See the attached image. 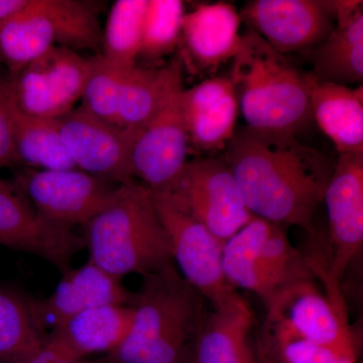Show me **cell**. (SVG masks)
Instances as JSON below:
<instances>
[{"mask_svg":"<svg viewBox=\"0 0 363 363\" xmlns=\"http://www.w3.org/2000/svg\"><path fill=\"white\" fill-rule=\"evenodd\" d=\"M358 0H334L335 26L321 43L304 52L318 82L362 85L363 9Z\"/></svg>","mask_w":363,"mask_h":363,"instance_id":"18","label":"cell"},{"mask_svg":"<svg viewBox=\"0 0 363 363\" xmlns=\"http://www.w3.org/2000/svg\"><path fill=\"white\" fill-rule=\"evenodd\" d=\"M149 0H117L109 11L102 35L101 54L123 69L136 66L142 48Z\"/></svg>","mask_w":363,"mask_h":363,"instance_id":"27","label":"cell"},{"mask_svg":"<svg viewBox=\"0 0 363 363\" xmlns=\"http://www.w3.org/2000/svg\"><path fill=\"white\" fill-rule=\"evenodd\" d=\"M222 269L229 285L255 294L264 305L286 286L314 274L283 227L259 217L224 243Z\"/></svg>","mask_w":363,"mask_h":363,"instance_id":"5","label":"cell"},{"mask_svg":"<svg viewBox=\"0 0 363 363\" xmlns=\"http://www.w3.org/2000/svg\"><path fill=\"white\" fill-rule=\"evenodd\" d=\"M240 16L241 23L285 56L309 51L335 26L334 0H253Z\"/></svg>","mask_w":363,"mask_h":363,"instance_id":"13","label":"cell"},{"mask_svg":"<svg viewBox=\"0 0 363 363\" xmlns=\"http://www.w3.org/2000/svg\"><path fill=\"white\" fill-rule=\"evenodd\" d=\"M337 363H357V357H342Z\"/></svg>","mask_w":363,"mask_h":363,"instance_id":"35","label":"cell"},{"mask_svg":"<svg viewBox=\"0 0 363 363\" xmlns=\"http://www.w3.org/2000/svg\"><path fill=\"white\" fill-rule=\"evenodd\" d=\"M310 104L313 119L339 155H363V86L318 82L312 76Z\"/></svg>","mask_w":363,"mask_h":363,"instance_id":"22","label":"cell"},{"mask_svg":"<svg viewBox=\"0 0 363 363\" xmlns=\"http://www.w3.org/2000/svg\"><path fill=\"white\" fill-rule=\"evenodd\" d=\"M240 25L238 9L225 2L202 4L186 13L182 37L196 65L201 70L215 72L233 60L242 42Z\"/></svg>","mask_w":363,"mask_h":363,"instance_id":"20","label":"cell"},{"mask_svg":"<svg viewBox=\"0 0 363 363\" xmlns=\"http://www.w3.org/2000/svg\"><path fill=\"white\" fill-rule=\"evenodd\" d=\"M341 357L336 351L319 344L290 339L259 345V363H337Z\"/></svg>","mask_w":363,"mask_h":363,"instance_id":"31","label":"cell"},{"mask_svg":"<svg viewBox=\"0 0 363 363\" xmlns=\"http://www.w3.org/2000/svg\"><path fill=\"white\" fill-rule=\"evenodd\" d=\"M234 57L230 80L247 126L297 135L313 119L312 75L248 28Z\"/></svg>","mask_w":363,"mask_h":363,"instance_id":"4","label":"cell"},{"mask_svg":"<svg viewBox=\"0 0 363 363\" xmlns=\"http://www.w3.org/2000/svg\"><path fill=\"white\" fill-rule=\"evenodd\" d=\"M99 363H104V362H99Z\"/></svg>","mask_w":363,"mask_h":363,"instance_id":"36","label":"cell"},{"mask_svg":"<svg viewBox=\"0 0 363 363\" xmlns=\"http://www.w3.org/2000/svg\"><path fill=\"white\" fill-rule=\"evenodd\" d=\"M20 162L14 152L11 128L4 105L0 99V169L16 166Z\"/></svg>","mask_w":363,"mask_h":363,"instance_id":"33","label":"cell"},{"mask_svg":"<svg viewBox=\"0 0 363 363\" xmlns=\"http://www.w3.org/2000/svg\"><path fill=\"white\" fill-rule=\"evenodd\" d=\"M133 292L130 330L104 363H190L191 351L208 311L207 300L175 264L143 276Z\"/></svg>","mask_w":363,"mask_h":363,"instance_id":"2","label":"cell"},{"mask_svg":"<svg viewBox=\"0 0 363 363\" xmlns=\"http://www.w3.org/2000/svg\"><path fill=\"white\" fill-rule=\"evenodd\" d=\"M89 262L117 279L173 266L168 234L155 207L152 191L128 182L84 226Z\"/></svg>","mask_w":363,"mask_h":363,"instance_id":"3","label":"cell"},{"mask_svg":"<svg viewBox=\"0 0 363 363\" xmlns=\"http://www.w3.org/2000/svg\"><path fill=\"white\" fill-rule=\"evenodd\" d=\"M266 307L259 345L303 339L330 348L341 357H357L347 314L320 292L313 279L286 286Z\"/></svg>","mask_w":363,"mask_h":363,"instance_id":"6","label":"cell"},{"mask_svg":"<svg viewBox=\"0 0 363 363\" xmlns=\"http://www.w3.org/2000/svg\"><path fill=\"white\" fill-rule=\"evenodd\" d=\"M253 312L236 293L208 311L191 351L190 363H257L250 343Z\"/></svg>","mask_w":363,"mask_h":363,"instance_id":"19","label":"cell"},{"mask_svg":"<svg viewBox=\"0 0 363 363\" xmlns=\"http://www.w3.org/2000/svg\"><path fill=\"white\" fill-rule=\"evenodd\" d=\"M0 245L39 257L63 272L72 257L85 247L83 238L45 221L13 182L1 178Z\"/></svg>","mask_w":363,"mask_h":363,"instance_id":"15","label":"cell"},{"mask_svg":"<svg viewBox=\"0 0 363 363\" xmlns=\"http://www.w3.org/2000/svg\"><path fill=\"white\" fill-rule=\"evenodd\" d=\"M126 70L107 61L101 54L89 59L81 107L102 121L118 125L119 97Z\"/></svg>","mask_w":363,"mask_h":363,"instance_id":"30","label":"cell"},{"mask_svg":"<svg viewBox=\"0 0 363 363\" xmlns=\"http://www.w3.org/2000/svg\"><path fill=\"white\" fill-rule=\"evenodd\" d=\"M323 201L331 245L325 274L327 297L337 309L344 310L340 281L363 245V155H339Z\"/></svg>","mask_w":363,"mask_h":363,"instance_id":"9","label":"cell"},{"mask_svg":"<svg viewBox=\"0 0 363 363\" xmlns=\"http://www.w3.org/2000/svg\"><path fill=\"white\" fill-rule=\"evenodd\" d=\"M88 71L89 59L54 45L20 73L2 82L21 111L58 119L81 99Z\"/></svg>","mask_w":363,"mask_h":363,"instance_id":"10","label":"cell"},{"mask_svg":"<svg viewBox=\"0 0 363 363\" xmlns=\"http://www.w3.org/2000/svg\"><path fill=\"white\" fill-rule=\"evenodd\" d=\"M54 33L55 45L72 51L101 52L104 28L99 2L87 0H40Z\"/></svg>","mask_w":363,"mask_h":363,"instance_id":"26","label":"cell"},{"mask_svg":"<svg viewBox=\"0 0 363 363\" xmlns=\"http://www.w3.org/2000/svg\"><path fill=\"white\" fill-rule=\"evenodd\" d=\"M183 81L142 128L131 152L133 178L152 192L168 187L187 162L189 138L182 111Z\"/></svg>","mask_w":363,"mask_h":363,"instance_id":"14","label":"cell"},{"mask_svg":"<svg viewBox=\"0 0 363 363\" xmlns=\"http://www.w3.org/2000/svg\"><path fill=\"white\" fill-rule=\"evenodd\" d=\"M54 33L40 0L0 23V62L13 77L54 47Z\"/></svg>","mask_w":363,"mask_h":363,"instance_id":"25","label":"cell"},{"mask_svg":"<svg viewBox=\"0 0 363 363\" xmlns=\"http://www.w3.org/2000/svg\"><path fill=\"white\" fill-rule=\"evenodd\" d=\"M159 192L223 243L255 217L221 157L186 162L175 180Z\"/></svg>","mask_w":363,"mask_h":363,"instance_id":"7","label":"cell"},{"mask_svg":"<svg viewBox=\"0 0 363 363\" xmlns=\"http://www.w3.org/2000/svg\"><path fill=\"white\" fill-rule=\"evenodd\" d=\"M185 14L181 0H149L140 57L157 61L174 52L182 37Z\"/></svg>","mask_w":363,"mask_h":363,"instance_id":"29","label":"cell"},{"mask_svg":"<svg viewBox=\"0 0 363 363\" xmlns=\"http://www.w3.org/2000/svg\"><path fill=\"white\" fill-rule=\"evenodd\" d=\"M182 81L183 68L179 60L162 68L135 66L126 70L119 97L118 125L142 130Z\"/></svg>","mask_w":363,"mask_h":363,"instance_id":"24","label":"cell"},{"mask_svg":"<svg viewBox=\"0 0 363 363\" xmlns=\"http://www.w3.org/2000/svg\"><path fill=\"white\" fill-rule=\"evenodd\" d=\"M255 217L315 235L314 216L333 173L328 157L291 133L240 128L220 157Z\"/></svg>","mask_w":363,"mask_h":363,"instance_id":"1","label":"cell"},{"mask_svg":"<svg viewBox=\"0 0 363 363\" xmlns=\"http://www.w3.org/2000/svg\"><path fill=\"white\" fill-rule=\"evenodd\" d=\"M28 302L0 292V363H18L44 343Z\"/></svg>","mask_w":363,"mask_h":363,"instance_id":"28","label":"cell"},{"mask_svg":"<svg viewBox=\"0 0 363 363\" xmlns=\"http://www.w3.org/2000/svg\"><path fill=\"white\" fill-rule=\"evenodd\" d=\"M181 104L189 145L202 152L225 150L235 133L240 111L230 80L206 79L184 90Z\"/></svg>","mask_w":363,"mask_h":363,"instance_id":"17","label":"cell"},{"mask_svg":"<svg viewBox=\"0 0 363 363\" xmlns=\"http://www.w3.org/2000/svg\"><path fill=\"white\" fill-rule=\"evenodd\" d=\"M133 315L131 306H98L68 318L48 338L80 362L97 353L108 354L125 337Z\"/></svg>","mask_w":363,"mask_h":363,"instance_id":"21","label":"cell"},{"mask_svg":"<svg viewBox=\"0 0 363 363\" xmlns=\"http://www.w3.org/2000/svg\"><path fill=\"white\" fill-rule=\"evenodd\" d=\"M152 198L182 277L212 307L233 297L238 292L229 285L222 269L224 243L199 221L177 209L162 193L152 192Z\"/></svg>","mask_w":363,"mask_h":363,"instance_id":"11","label":"cell"},{"mask_svg":"<svg viewBox=\"0 0 363 363\" xmlns=\"http://www.w3.org/2000/svg\"><path fill=\"white\" fill-rule=\"evenodd\" d=\"M0 99L6 108L14 152L20 164L38 169H77L60 135L57 119L21 111L2 82Z\"/></svg>","mask_w":363,"mask_h":363,"instance_id":"23","label":"cell"},{"mask_svg":"<svg viewBox=\"0 0 363 363\" xmlns=\"http://www.w3.org/2000/svg\"><path fill=\"white\" fill-rule=\"evenodd\" d=\"M121 279L111 276L88 260L78 269H67L63 278L48 298L28 302L40 330L58 326L73 315L104 305H128L133 300Z\"/></svg>","mask_w":363,"mask_h":363,"instance_id":"16","label":"cell"},{"mask_svg":"<svg viewBox=\"0 0 363 363\" xmlns=\"http://www.w3.org/2000/svg\"><path fill=\"white\" fill-rule=\"evenodd\" d=\"M18 363H82L45 336L44 343Z\"/></svg>","mask_w":363,"mask_h":363,"instance_id":"32","label":"cell"},{"mask_svg":"<svg viewBox=\"0 0 363 363\" xmlns=\"http://www.w3.org/2000/svg\"><path fill=\"white\" fill-rule=\"evenodd\" d=\"M18 186L35 211L60 228L84 226L113 197L118 184L79 169L26 168L14 174Z\"/></svg>","mask_w":363,"mask_h":363,"instance_id":"8","label":"cell"},{"mask_svg":"<svg viewBox=\"0 0 363 363\" xmlns=\"http://www.w3.org/2000/svg\"><path fill=\"white\" fill-rule=\"evenodd\" d=\"M57 121L76 168L118 185L135 181L131 152L142 130L107 123L81 106L74 107Z\"/></svg>","mask_w":363,"mask_h":363,"instance_id":"12","label":"cell"},{"mask_svg":"<svg viewBox=\"0 0 363 363\" xmlns=\"http://www.w3.org/2000/svg\"><path fill=\"white\" fill-rule=\"evenodd\" d=\"M257 363H259V362H257Z\"/></svg>","mask_w":363,"mask_h":363,"instance_id":"37","label":"cell"},{"mask_svg":"<svg viewBox=\"0 0 363 363\" xmlns=\"http://www.w3.org/2000/svg\"><path fill=\"white\" fill-rule=\"evenodd\" d=\"M28 0H0V23L20 11L28 4Z\"/></svg>","mask_w":363,"mask_h":363,"instance_id":"34","label":"cell"}]
</instances>
